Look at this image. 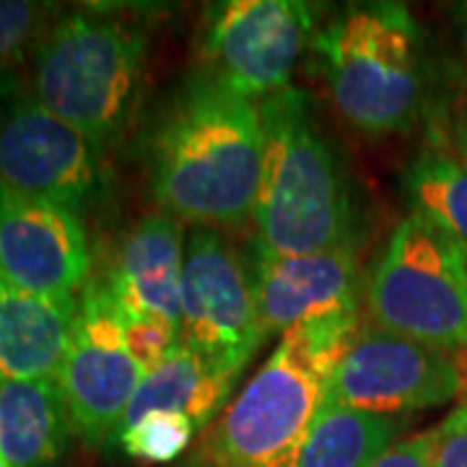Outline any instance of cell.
<instances>
[{"label": "cell", "mask_w": 467, "mask_h": 467, "mask_svg": "<svg viewBox=\"0 0 467 467\" xmlns=\"http://www.w3.org/2000/svg\"><path fill=\"white\" fill-rule=\"evenodd\" d=\"M263 174L254 202L257 257L312 254L353 242L348 177L312 99L284 88L260 101Z\"/></svg>", "instance_id": "obj_2"}, {"label": "cell", "mask_w": 467, "mask_h": 467, "mask_svg": "<svg viewBox=\"0 0 467 467\" xmlns=\"http://www.w3.org/2000/svg\"><path fill=\"white\" fill-rule=\"evenodd\" d=\"M315 47L335 107L356 130L387 135L416 122L426 97V63L408 5H348L315 36Z\"/></svg>", "instance_id": "obj_4"}, {"label": "cell", "mask_w": 467, "mask_h": 467, "mask_svg": "<svg viewBox=\"0 0 467 467\" xmlns=\"http://www.w3.org/2000/svg\"><path fill=\"white\" fill-rule=\"evenodd\" d=\"M78 317V296L24 291L0 275V379H55Z\"/></svg>", "instance_id": "obj_15"}, {"label": "cell", "mask_w": 467, "mask_h": 467, "mask_svg": "<svg viewBox=\"0 0 467 467\" xmlns=\"http://www.w3.org/2000/svg\"><path fill=\"white\" fill-rule=\"evenodd\" d=\"M462 395L457 353L429 348L382 327L358 330L327 382V402L405 418Z\"/></svg>", "instance_id": "obj_10"}, {"label": "cell", "mask_w": 467, "mask_h": 467, "mask_svg": "<svg viewBox=\"0 0 467 467\" xmlns=\"http://www.w3.org/2000/svg\"><path fill=\"white\" fill-rule=\"evenodd\" d=\"M252 275L265 335L358 319V263L353 242L312 254L257 257Z\"/></svg>", "instance_id": "obj_13"}, {"label": "cell", "mask_w": 467, "mask_h": 467, "mask_svg": "<svg viewBox=\"0 0 467 467\" xmlns=\"http://www.w3.org/2000/svg\"><path fill=\"white\" fill-rule=\"evenodd\" d=\"M104 150L16 84H0V182L78 216L107 187Z\"/></svg>", "instance_id": "obj_7"}, {"label": "cell", "mask_w": 467, "mask_h": 467, "mask_svg": "<svg viewBox=\"0 0 467 467\" xmlns=\"http://www.w3.org/2000/svg\"><path fill=\"white\" fill-rule=\"evenodd\" d=\"M57 18L60 5L55 3L0 0V67L11 66L26 50H36Z\"/></svg>", "instance_id": "obj_21"}, {"label": "cell", "mask_w": 467, "mask_h": 467, "mask_svg": "<svg viewBox=\"0 0 467 467\" xmlns=\"http://www.w3.org/2000/svg\"><path fill=\"white\" fill-rule=\"evenodd\" d=\"M457 361H460V368H462V395L467 392V350L457 353Z\"/></svg>", "instance_id": "obj_27"}, {"label": "cell", "mask_w": 467, "mask_h": 467, "mask_svg": "<svg viewBox=\"0 0 467 467\" xmlns=\"http://www.w3.org/2000/svg\"><path fill=\"white\" fill-rule=\"evenodd\" d=\"M57 384L73 431L88 447H104L119 431L143 368L128 350L122 322L104 278L88 281L78 296V317Z\"/></svg>", "instance_id": "obj_9"}, {"label": "cell", "mask_w": 467, "mask_h": 467, "mask_svg": "<svg viewBox=\"0 0 467 467\" xmlns=\"http://www.w3.org/2000/svg\"><path fill=\"white\" fill-rule=\"evenodd\" d=\"M309 34L312 8L299 0L221 3L205 29V78L260 104L288 88Z\"/></svg>", "instance_id": "obj_11"}, {"label": "cell", "mask_w": 467, "mask_h": 467, "mask_svg": "<svg viewBox=\"0 0 467 467\" xmlns=\"http://www.w3.org/2000/svg\"><path fill=\"white\" fill-rule=\"evenodd\" d=\"M184 239L182 221L169 213L143 218L125 234L104 278L119 317L161 319L182 330Z\"/></svg>", "instance_id": "obj_14"}, {"label": "cell", "mask_w": 467, "mask_h": 467, "mask_svg": "<svg viewBox=\"0 0 467 467\" xmlns=\"http://www.w3.org/2000/svg\"><path fill=\"white\" fill-rule=\"evenodd\" d=\"M0 467H8V465H5V462H3V460H0Z\"/></svg>", "instance_id": "obj_28"}, {"label": "cell", "mask_w": 467, "mask_h": 467, "mask_svg": "<svg viewBox=\"0 0 467 467\" xmlns=\"http://www.w3.org/2000/svg\"><path fill=\"white\" fill-rule=\"evenodd\" d=\"M119 322H122L128 350L133 353V358L138 361V367L143 368V374L149 368L159 367L161 361H167L169 356L182 346V330L169 325V322L150 317H119Z\"/></svg>", "instance_id": "obj_22"}, {"label": "cell", "mask_w": 467, "mask_h": 467, "mask_svg": "<svg viewBox=\"0 0 467 467\" xmlns=\"http://www.w3.org/2000/svg\"><path fill=\"white\" fill-rule=\"evenodd\" d=\"M73 431L57 379H0V460L52 467Z\"/></svg>", "instance_id": "obj_16"}, {"label": "cell", "mask_w": 467, "mask_h": 467, "mask_svg": "<svg viewBox=\"0 0 467 467\" xmlns=\"http://www.w3.org/2000/svg\"><path fill=\"white\" fill-rule=\"evenodd\" d=\"M402 190L416 216L467 247V164L426 150L402 174Z\"/></svg>", "instance_id": "obj_19"}, {"label": "cell", "mask_w": 467, "mask_h": 467, "mask_svg": "<svg viewBox=\"0 0 467 467\" xmlns=\"http://www.w3.org/2000/svg\"><path fill=\"white\" fill-rule=\"evenodd\" d=\"M451 18H454V26H457V34H460V39H462V47H465L467 55V0L465 3L451 5Z\"/></svg>", "instance_id": "obj_26"}, {"label": "cell", "mask_w": 467, "mask_h": 467, "mask_svg": "<svg viewBox=\"0 0 467 467\" xmlns=\"http://www.w3.org/2000/svg\"><path fill=\"white\" fill-rule=\"evenodd\" d=\"M405 418L325 402L299 447L281 467H371L398 444Z\"/></svg>", "instance_id": "obj_18"}, {"label": "cell", "mask_w": 467, "mask_h": 467, "mask_svg": "<svg viewBox=\"0 0 467 467\" xmlns=\"http://www.w3.org/2000/svg\"><path fill=\"white\" fill-rule=\"evenodd\" d=\"M451 140H454L457 150L465 156L467 164V94L457 101V107L451 112Z\"/></svg>", "instance_id": "obj_25"}, {"label": "cell", "mask_w": 467, "mask_h": 467, "mask_svg": "<svg viewBox=\"0 0 467 467\" xmlns=\"http://www.w3.org/2000/svg\"><path fill=\"white\" fill-rule=\"evenodd\" d=\"M146 50V34L115 14H60L34 50L29 94L104 150L130 125Z\"/></svg>", "instance_id": "obj_3"}, {"label": "cell", "mask_w": 467, "mask_h": 467, "mask_svg": "<svg viewBox=\"0 0 467 467\" xmlns=\"http://www.w3.org/2000/svg\"><path fill=\"white\" fill-rule=\"evenodd\" d=\"M358 319L309 325L281 343L236 395L213 434L221 467H281L327 402V382Z\"/></svg>", "instance_id": "obj_5"}, {"label": "cell", "mask_w": 467, "mask_h": 467, "mask_svg": "<svg viewBox=\"0 0 467 467\" xmlns=\"http://www.w3.org/2000/svg\"><path fill=\"white\" fill-rule=\"evenodd\" d=\"M91 252L76 211L34 201L0 182V275L24 291L76 296L88 284Z\"/></svg>", "instance_id": "obj_12"}, {"label": "cell", "mask_w": 467, "mask_h": 467, "mask_svg": "<svg viewBox=\"0 0 467 467\" xmlns=\"http://www.w3.org/2000/svg\"><path fill=\"white\" fill-rule=\"evenodd\" d=\"M265 337L254 275L244 257L218 229L190 226L184 239L182 346L239 377Z\"/></svg>", "instance_id": "obj_8"}, {"label": "cell", "mask_w": 467, "mask_h": 467, "mask_svg": "<svg viewBox=\"0 0 467 467\" xmlns=\"http://www.w3.org/2000/svg\"><path fill=\"white\" fill-rule=\"evenodd\" d=\"M260 174V104L211 78L195 81L150 150V187L161 213L218 232L239 229L254 216Z\"/></svg>", "instance_id": "obj_1"}, {"label": "cell", "mask_w": 467, "mask_h": 467, "mask_svg": "<svg viewBox=\"0 0 467 467\" xmlns=\"http://www.w3.org/2000/svg\"><path fill=\"white\" fill-rule=\"evenodd\" d=\"M387 333L444 353L467 350V247L410 213L392 229L367 285Z\"/></svg>", "instance_id": "obj_6"}, {"label": "cell", "mask_w": 467, "mask_h": 467, "mask_svg": "<svg viewBox=\"0 0 467 467\" xmlns=\"http://www.w3.org/2000/svg\"><path fill=\"white\" fill-rule=\"evenodd\" d=\"M201 429L180 413H149L119 426L115 441L125 454L146 462H171L180 457Z\"/></svg>", "instance_id": "obj_20"}, {"label": "cell", "mask_w": 467, "mask_h": 467, "mask_svg": "<svg viewBox=\"0 0 467 467\" xmlns=\"http://www.w3.org/2000/svg\"><path fill=\"white\" fill-rule=\"evenodd\" d=\"M434 436L436 429L408 436L392 444L371 467H434Z\"/></svg>", "instance_id": "obj_24"}, {"label": "cell", "mask_w": 467, "mask_h": 467, "mask_svg": "<svg viewBox=\"0 0 467 467\" xmlns=\"http://www.w3.org/2000/svg\"><path fill=\"white\" fill-rule=\"evenodd\" d=\"M434 467H467V400L436 429Z\"/></svg>", "instance_id": "obj_23"}, {"label": "cell", "mask_w": 467, "mask_h": 467, "mask_svg": "<svg viewBox=\"0 0 467 467\" xmlns=\"http://www.w3.org/2000/svg\"><path fill=\"white\" fill-rule=\"evenodd\" d=\"M234 382L236 377L229 371L218 368L192 348L180 346L167 361L143 374L119 426L149 413H180L202 431L216 418L221 405H226Z\"/></svg>", "instance_id": "obj_17"}]
</instances>
